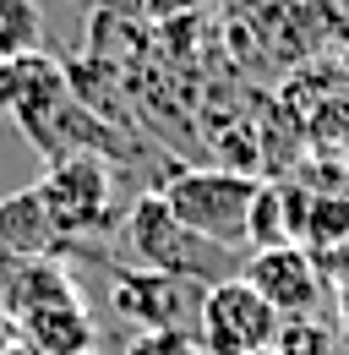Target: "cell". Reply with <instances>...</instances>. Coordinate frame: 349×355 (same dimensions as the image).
<instances>
[{
    "mask_svg": "<svg viewBox=\"0 0 349 355\" xmlns=\"http://www.w3.org/2000/svg\"><path fill=\"white\" fill-rule=\"evenodd\" d=\"M17 339H22V334H17V317H11V306L0 301V350H6V345H17Z\"/></svg>",
    "mask_w": 349,
    "mask_h": 355,
    "instance_id": "cell-15",
    "label": "cell"
},
{
    "mask_svg": "<svg viewBox=\"0 0 349 355\" xmlns=\"http://www.w3.org/2000/svg\"><path fill=\"white\" fill-rule=\"evenodd\" d=\"M17 334L39 355H87L98 345L82 290H66V295H49L39 306H22L17 311Z\"/></svg>",
    "mask_w": 349,
    "mask_h": 355,
    "instance_id": "cell-7",
    "label": "cell"
},
{
    "mask_svg": "<svg viewBox=\"0 0 349 355\" xmlns=\"http://www.w3.org/2000/svg\"><path fill=\"white\" fill-rule=\"evenodd\" d=\"M273 355H344V334H339V322H328L316 311L284 317L278 339H273Z\"/></svg>",
    "mask_w": 349,
    "mask_h": 355,
    "instance_id": "cell-10",
    "label": "cell"
},
{
    "mask_svg": "<svg viewBox=\"0 0 349 355\" xmlns=\"http://www.w3.org/2000/svg\"><path fill=\"white\" fill-rule=\"evenodd\" d=\"M339 311H344V317H339V334H344V339H349V295H344V301H339Z\"/></svg>",
    "mask_w": 349,
    "mask_h": 355,
    "instance_id": "cell-16",
    "label": "cell"
},
{
    "mask_svg": "<svg viewBox=\"0 0 349 355\" xmlns=\"http://www.w3.org/2000/svg\"><path fill=\"white\" fill-rule=\"evenodd\" d=\"M278 322H284V317L273 311V301L235 268L229 279L208 284V295H202L197 345L208 355H262V350H273Z\"/></svg>",
    "mask_w": 349,
    "mask_h": 355,
    "instance_id": "cell-4",
    "label": "cell"
},
{
    "mask_svg": "<svg viewBox=\"0 0 349 355\" xmlns=\"http://www.w3.org/2000/svg\"><path fill=\"white\" fill-rule=\"evenodd\" d=\"M262 295L273 301L278 317H305V311H322L328 301V273L322 257L305 252L301 241H278V246H257L251 263L240 268Z\"/></svg>",
    "mask_w": 349,
    "mask_h": 355,
    "instance_id": "cell-6",
    "label": "cell"
},
{
    "mask_svg": "<svg viewBox=\"0 0 349 355\" xmlns=\"http://www.w3.org/2000/svg\"><path fill=\"white\" fill-rule=\"evenodd\" d=\"M11 93H17V71L11 60H0V115H11Z\"/></svg>",
    "mask_w": 349,
    "mask_h": 355,
    "instance_id": "cell-14",
    "label": "cell"
},
{
    "mask_svg": "<svg viewBox=\"0 0 349 355\" xmlns=\"http://www.w3.org/2000/svg\"><path fill=\"white\" fill-rule=\"evenodd\" d=\"M44 44V11L39 0H0V60L33 55Z\"/></svg>",
    "mask_w": 349,
    "mask_h": 355,
    "instance_id": "cell-12",
    "label": "cell"
},
{
    "mask_svg": "<svg viewBox=\"0 0 349 355\" xmlns=\"http://www.w3.org/2000/svg\"><path fill=\"white\" fill-rule=\"evenodd\" d=\"M0 252L6 257H49V252H60V230H55L49 208H44L39 186H28V191L0 202Z\"/></svg>",
    "mask_w": 349,
    "mask_h": 355,
    "instance_id": "cell-9",
    "label": "cell"
},
{
    "mask_svg": "<svg viewBox=\"0 0 349 355\" xmlns=\"http://www.w3.org/2000/svg\"><path fill=\"white\" fill-rule=\"evenodd\" d=\"M126 355H208L197 345V334H136Z\"/></svg>",
    "mask_w": 349,
    "mask_h": 355,
    "instance_id": "cell-13",
    "label": "cell"
},
{
    "mask_svg": "<svg viewBox=\"0 0 349 355\" xmlns=\"http://www.w3.org/2000/svg\"><path fill=\"white\" fill-rule=\"evenodd\" d=\"M246 241L251 246L289 241V197H284V186L257 180V197H251V214H246Z\"/></svg>",
    "mask_w": 349,
    "mask_h": 355,
    "instance_id": "cell-11",
    "label": "cell"
},
{
    "mask_svg": "<svg viewBox=\"0 0 349 355\" xmlns=\"http://www.w3.org/2000/svg\"><path fill=\"white\" fill-rule=\"evenodd\" d=\"M202 295H208V284L186 279V273H164V268H142V263L109 268V306L136 334H197Z\"/></svg>",
    "mask_w": 349,
    "mask_h": 355,
    "instance_id": "cell-2",
    "label": "cell"
},
{
    "mask_svg": "<svg viewBox=\"0 0 349 355\" xmlns=\"http://www.w3.org/2000/svg\"><path fill=\"white\" fill-rule=\"evenodd\" d=\"M33 186H39L60 241H82L93 230H109L115 219V175L98 153H60V159H49V170Z\"/></svg>",
    "mask_w": 349,
    "mask_h": 355,
    "instance_id": "cell-5",
    "label": "cell"
},
{
    "mask_svg": "<svg viewBox=\"0 0 349 355\" xmlns=\"http://www.w3.org/2000/svg\"><path fill=\"white\" fill-rule=\"evenodd\" d=\"M159 197L174 208V219H186L197 235H208L218 246H240L246 241V214H251V197H257V175L246 170H174Z\"/></svg>",
    "mask_w": 349,
    "mask_h": 355,
    "instance_id": "cell-3",
    "label": "cell"
},
{
    "mask_svg": "<svg viewBox=\"0 0 349 355\" xmlns=\"http://www.w3.org/2000/svg\"><path fill=\"white\" fill-rule=\"evenodd\" d=\"M120 246H126V263L186 273V279H202V284H218V279L235 273L229 246H218L208 235H197L186 219H174V208L159 197V191H142V197L126 208Z\"/></svg>",
    "mask_w": 349,
    "mask_h": 355,
    "instance_id": "cell-1",
    "label": "cell"
},
{
    "mask_svg": "<svg viewBox=\"0 0 349 355\" xmlns=\"http://www.w3.org/2000/svg\"><path fill=\"white\" fill-rule=\"evenodd\" d=\"M11 71H17V93H11V121L28 132V126H39L44 115L55 110V104H66L71 98V83H66V66L55 60V55H17L11 60Z\"/></svg>",
    "mask_w": 349,
    "mask_h": 355,
    "instance_id": "cell-8",
    "label": "cell"
},
{
    "mask_svg": "<svg viewBox=\"0 0 349 355\" xmlns=\"http://www.w3.org/2000/svg\"><path fill=\"white\" fill-rule=\"evenodd\" d=\"M87 355H93V350H87Z\"/></svg>",
    "mask_w": 349,
    "mask_h": 355,
    "instance_id": "cell-17",
    "label": "cell"
}]
</instances>
